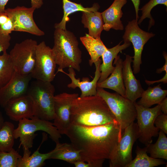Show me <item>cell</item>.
Masks as SVG:
<instances>
[{
	"mask_svg": "<svg viewBox=\"0 0 167 167\" xmlns=\"http://www.w3.org/2000/svg\"><path fill=\"white\" fill-rule=\"evenodd\" d=\"M122 42L112 48H107L101 56L102 63L100 64L99 68L101 76L97 83L103 81L109 76L114 68L113 65L114 59L120 52L126 49L131 44L130 42H124V44L121 45Z\"/></svg>",
	"mask_w": 167,
	"mask_h": 167,
	"instance_id": "20",
	"label": "cell"
},
{
	"mask_svg": "<svg viewBox=\"0 0 167 167\" xmlns=\"http://www.w3.org/2000/svg\"><path fill=\"white\" fill-rule=\"evenodd\" d=\"M163 56L165 60V62L164 65L161 68L157 69L156 70V73L160 74L163 71L167 72V55L165 52H163Z\"/></svg>",
	"mask_w": 167,
	"mask_h": 167,
	"instance_id": "38",
	"label": "cell"
},
{
	"mask_svg": "<svg viewBox=\"0 0 167 167\" xmlns=\"http://www.w3.org/2000/svg\"><path fill=\"white\" fill-rule=\"evenodd\" d=\"M55 88L51 82L36 80L29 85L27 93L32 101L34 116L44 120L54 119Z\"/></svg>",
	"mask_w": 167,
	"mask_h": 167,
	"instance_id": "4",
	"label": "cell"
},
{
	"mask_svg": "<svg viewBox=\"0 0 167 167\" xmlns=\"http://www.w3.org/2000/svg\"><path fill=\"white\" fill-rule=\"evenodd\" d=\"M122 62L120 56L118 55L114 59L113 64L115 66L110 75L103 81L97 83V88L112 89L125 97L126 90L122 73Z\"/></svg>",
	"mask_w": 167,
	"mask_h": 167,
	"instance_id": "19",
	"label": "cell"
},
{
	"mask_svg": "<svg viewBox=\"0 0 167 167\" xmlns=\"http://www.w3.org/2000/svg\"><path fill=\"white\" fill-rule=\"evenodd\" d=\"M137 22L136 19L129 21L123 36L124 42H131L133 45L134 54L132 61L133 71L134 74H138L140 71L142 54L145 44L155 35L141 29Z\"/></svg>",
	"mask_w": 167,
	"mask_h": 167,
	"instance_id": "11",
	"label": "cell"
},
{
	"mask_svg": "<svg viewBox=\"0 0 167 167\" xmlns=\"http://www.w3.org/2000/svg\"><path fill=\"white\" fill-rule=\"evenodd\" d=\"M15 71L9 54L3 53L0 55V89L9 82Z\"/></svg>",
	"mask_w": 167,
	"mask_h": 167,
	"instance_id": "30",
	"label": "cell"
},
{
	"mask_svg": "<svg viewBox=\"0 0 167 167\" xmlns=\"http://www.w3.org/2000/svg\"><path fill=\"white\" fill-rule=\"evenodd\" d=\"M70 120L71 124L86 127L118 122L104 100L97 95L75 99L71 105Z\"/></svg>",
	"mask_w": 167,
	"mask_h": 167,
	"instance_id": "2",
	"label": "cell"
},
{
	"mask_svg": "<svg viewBox=\"0 0 167 167\" xmlns=\"http://www.w3.org/2000/svg\"><path fill=\"white\" fill-rule=\"evenodd\" d=\"M161 109L163 113L167 115V98H165L160 104Z\"/></svg>",
	"mask_w": 167,
	"mask_h": 167,
	"instance_id": "40",
	"label": "cell"
},
{
	"mask_svg": "<svg viewBox=\"0 0 167 167\" xmlns=\"http://www.w3.org/2000/svg\"><path fill=\"white\" fill-rule=\"evenodd\" d=\"M4 122V118L0 111V128L2 127Z\"/></svg>",
	"mask_w": 167,
	"mask_h": 167,
	"instance_id": "43",
	"label": "cell"
},
{
	"mask_svg": "<svg viewBox=\"0 0 167 167\" xmlns=\"http://www.w3.org/2000/svg\"><path fill=\"white\" fill-rule=\"evenodd\" d=\"M163 4L167 6V0H150V1L141 8L142 15L137 22L138 24H140L146 18L150 19L149 25V29L153 25L154 21L151 16V11L153 8L158 4Z\"/></svg>",
	"mask_w": 167,
	"mask_h": 167,
	"instance_id": "32",
	"label": "cell"
},
{
	"mask_svg": "<svg viewBox=\"0 0 167 167\" xmlns=\"http://www.w3.org/2000/svg\"><path fill=\"white\" fill-rule=\"evenodd\" d=\"M161 84L153 87L149 86L146 90L144 91L140 99L137 103L147 108L160 104L167 95V90L162 89Z\"/></svg>",
	"mask_w": 167,
	"mask_h": 167,
	"instance_id": "24",
	"label": "cell"
},
{
	"mask_svg": "<svg viewBox=\"0 0 167 167\" xmlns=\"http://www.w3.org/2000/svg\"><path fill=\"white\" fill-rule=\"evenodd\" d=\"M21 156L14 148L8 152L0 151V167H17Z\"/></svg>",
	"mask_w": 167,
	"mask_h": 167,
	"instance_id": "31",
	"label": "cell"
},
{
	"mask_svg": "<svg viewBox=\"0 0 167 167\" xmlns=\"http://www.w3.org/2000/svg\"><path fill=\"white\" fill-rule=\"evenodd\" d=\"M37 42L31 39L16 43L9 54L15 71L23 75L31 74L34 68Z\"/></svg>",
	"mask_w": 167,
	"mask_h": 167,
	"instance_id": "7",
	"label": "cell"
},
{
	"mask_svg": "<svg viewBox=\"0 0 167 167\" xmlns=\"http://www.w3.org/2000/svg\"><path fill=\"white\" fill-rule=\"evenodd\" d=\"M139 132V139L145 146L152 142V138L158 136L160 130L155 126L156 117L163 113L160 104L152 108H147L134 102Z\"/></svg>",
	"mask_w": 167,
	"mask_h": 167,
	"instance_id": "9",
	"label": "cell"
},
{
	"mask_svg": "<svg viewBox=\"0 0 167 167\" xmlns=\"http://www.w3.org/2000/svg\"><path fill=\"white\" fill-rule=\"evenodd\" d=\"M0 30L5 35H9L13 31H15L14 25L10 19L7 22L0 25Z\"/></svg>",
	"mask_w": 167,
	"mask_h": 167,
	"instance_id": "36",
	"label": "cell"
},
{
	"mask_svg": "<svg viewBox=\"0 0 167 167\" xmlns=\"http://www.w3.org/2000/svg\"><path fill=\"white\" fill-rule=\"evenodd\" d=\"M122 131L118 122L92 127L71 124L65 135L80 151L82 160L91 167H101L114 151Z\"/></svg>",
	"mask_w": 167,
	"mask_h": 167,
	"instance_id": "1",
	"label": "cell"
},
{
	"mask_svg": "<svg viewBox=\"0 0 167 167\" xmlns=\"http://www.w3.org/2000/svg\"><path fill=\"white\" fill-rule=\"evenodd\" d=\"M80 39L90 55L89 64L91 66L93 63L100 59L107 48L101 38H94L88 34L80 37Z\"/></svg>",
	"mask_w": 167,
	"mask_h": 167,
	"instance_id": "23",
	"label": "cell"
},
{
	"mask_svg": "<svg viewBox=\"0 0 167 167\" xmlns=\"http://www.w3.org/2000/svg\"><path fill=\"white\" fill-rule=\"evenodd\" d=\"M78 93L63 92L54 96L55 116L53 123L61 135L65 134L71 124V110L73 101L78 97Z\"/></svg>",
	"mask_w": 167,
	"mask_h": 167,
	"instance_id": "13",
	"label": "cell"
},
{
	"mask_svg": "<svg viewBox=\"0 0 167 167\" xmlns=\"http://www.w3.org/2000/svg\"><path fill=\"white\" fill-rule=\"evenodd\" d=\"M56 64L51 48L43 41L37 44L32 78L43 81L52 82L56 75Z\"/></svg>",
	"mask_w": 167,
	"mask_h": 167,
	"instance_id": "10",
	"label": "cell"
},
{
	"mask_svg": "<svg viewBox=\"0 0 167 167\" xmlns=\"http://www.w3.org/2000/svg\"><path fill=\"white\" fill-rule=\"evenodd\" d=\"M42 131L49 134L56 143H59L61 134L53 123L33 116L31 118H24L19 121L18 126L14 130L15 139L19 138L20 145L23 148L29 149L33 146L35 132Z\"/></svg>",
	"mask_w": 167,
	"mask_h": 167,
	"instance_id": "5",
	"label": "cell"
},
{
	"mask_svg": "<svg viewBox=\"0 0 167 167\" xmlns=\"http://www.w3.org/2000/svg\"><path fill=\"white\" fill-rule=\"evenodd\" d=\"M124 130L120 141L109 159L110 167H126L132 160V148L139 137L137 123L132 122Z\"/></svg>",
	"mask_w": 167,
	"mask_h": 167,
	"instance_id": "8",
	"label": "cell"
},
{
	"mask_svg": "<svg viewBox=\"0 0 167 167\" xmlns=\"http://www.w3.org/2000/svg\"><path fill=\"white\" fill-rule=\"evenodd\" d=\"M56 150L49 159L62 160L72 164L82 160L80 151L76 149L71 144L59 143H56Z\"/></svg>",
	"mask_w": 167,
	"mask_h": 167,
	"instance_id": "25",
	"label": "cell"
},
{
	"mask_svg": "<svg viewBox=\"0 0 167 167\" xmlns=\"http://www.w3.org/2000/svg\"><path fill=\"white\" fill-rule=\"evenodd\" d=\"M127 1V0H114L107 9L101 13L104 30L108 31L111 29H123V26L120 19L123 14L122 9Z\"/></svg>",
	"mask_w": 167,
	"mask_h": 167,
	"instance_id": "18",
	"label": "cell"
},
{
	"mask_svg": "<svg viewBox=\"0 0 167 167\" xmlns=\"http://www.w3.org/2000/svg\"><path fill=\"white\" fill-rule=\"evenodd\" d=\"M100 59L94 63L96 67L95 76L92 80L90 81L88 78H84L82 81L80 79H76L75 69L72 67L68 68L69 73L64 71L63 69L57 71V73L60 72L67 75L71 80V83L68 84V88L73 89L79 88L81 91V97L96 95L97 94V84L101 76L99 66L101 63Z\"/></svg>",
	"mask_w": 167,
	"mask_h": 167,
	"instance_id": "16",
	"label": "cell"
},
{
	"mask_svg": "<svg viewBox=\"0 0 167 167\" xmlns=\"http://www.w3.org/2000/svg\"><path fill=\"white\" fill-rule=\"evenodd\" d=\"M9 0H0V11H4L5 6ZM32 6L36 9L40 8L43 4V0H31Z\"/></svg>",
	"mask_w": 167,
	"mask_h": 167,
	"instance_id": "35",
	"label": "cell"
},
{
	"mask_svg": "<svg viewBox=\"0 0 167 167\" xmlns=\"http://www.w3.org/2000/svg\"><path fill=\"white\" fill-rule=\"evenodd\" d=\"M6 114L10 119L16 122L34 116L33 102L27 94L10 100L4 107Z\"/></svg>",
	"mask_w": 167,
	"mask_h": 167,
	"instance_id": "15",
	"label": "cell"
},
{
	"mask_svg": "<svg viewBox=\"0 0 167 167\" xmlns=\"http://www.w3.org/2000/svg\"><path fill=\"white\" fill-rule=\"evenodd\" d=\"M63 3V15L60 23L56 24L55 28H59L63 30L66 29V23L69 21V15L75 12L81 11H97L100 8L97 3H94L90 7H84L81 4L72 2L69 0H62Z\"/></svg>",
	"mask_w": 167,
	"mask_h": 167,
	"instance_id": "26",
	"label": "cell"
},
{
	"mask_svg": "<svg viewBox=\"0 0 167 167\" xmlns=\"http://www.w3.org/2000/svg\"><path fill=\"white\" fill-rule=\"evenodd\" d=\"M14 125L10 122L6 121L0 128V151L8 152L14 144Z\"/></svg>",
	"mask_w": 167,
	"mask_h": 167,
	"instance_id": "29",
	"label": "cell"
},
{
	"mask_svg": "<svg viewBox=\"0 0 167 167\" xmlns=\"http://www.w3.org/2000/svg\"><path fill=\"white\" fill-rule=\"evenodd\" d=\"M36 9L33 6L27 8L24 6H17L13 8L5 9V11L12 21L15 31L42 36L45 33L38 27L33 18V12Z\"/></svg>",
	"mask_w": 167,
	"mask_h": 167,
	"instance_id": "12",
	"label": "cell"
},
{
	"mask_svg": "<svg viewBox=\"0 0 167 167\" xmlns=\"http://www.w3.org/2000/svg\"><path fill=\"white\" fill-rule=\"evenodd\" d=\"M73 164L75 167H91L89 164L82 160L77 161Z\"/></svg>",
	"mask_w": 167,
	"mask_h": 167,
	"instance_id": "42",
	"label": "cell"
},
{
	"mask_svg": "<svg viewBox=\"0 0 167 167\" xmlns=\"http://www.w3.org/2000/svg\"><path fill=\"white\" fill-rule=\"evenodd\" d=\"M132 58L129 55H126L125 59L122 62V73L126 90L125 97L134 102L141 97L144 90L140 81L135 77L131 68Z\"/></svg>",
	"mask_w": 167,
	"mask_h": 167,
	"instance_id": "17",
	"label": "cell"
},
{
	"mask_svg": "<svg viewBox=\"0 0 167 167\" xmlns=\"http://www.w3.org/2000/svg\"><path fill=\"white\" fill-rule=\"evenodd\" d=\"M154 124L156 127L165 134H167V115L162 113L158 115L154 121Z\"/></svg>",
	"mask_w": 167,
	"mask_h": 167,
	"instance_id": "33",
	"label": "cell"
},
{
	"mask_svg": "<svg viewBox=\"0 0 167 167\" xmlns=\"http://www.w3.org/2000/svg\"><path fill=\"white\" fill-rule=\"evenodd\" d=\"M81 22L88 30V34L94 38H101L104 30V22L101 13L97 11L82 12Z\"/></svg>",
	"mask_w": 167,
	"mask_h": 167,
	"instance_id": "22",
	"label": "cell"
},
{
	"mask_svg": "<svg viewBox=\"0 0 167 167\" xmlns=\"http://www.w3.org/2000/svg\"><path fill=\"white\" fill-rule=\"evenodd\" d=\"M44 135L43 136L42 141L32 155L29 149L23 148V156L18 161L17 167H41L44 165L45 161L49 159L52 154L56 149H54L47 153H41L39 152V150L42 143L45 141Z\"/></svg>",
	"mask_w": 167,
	"mask_h": 167,
	"instance_id": "21",
	"label": "cell"
},
{
	"mask_svg": "<svg viewBox=\"0 0 167 167\" xmlns=\"http://www.w3.org/2000/svg\"><path fill=\"white\" fill-rule=\"evenodd\" d=\"M132 1L135 11L136 19H135L138 21L139 18V7L140 4V0H131Z\"/></svg>",
	"mask_w": 167,
	"mask_h": 167,
	"instance_id": "41",
	"label": "cell"
},
{
	"mask_svg": "<svg viewBox=\"0 0 167 167\" xmlns=\"http://www.w3.org/2000/svg\"><path fill=\"white\" fill-rule=\"evenodd\" d=\"M10 19L7 14L4 11H0V25L7 22Z\"/></svg>",
	"mask_w": 167,
	"mask_h": 167,
	"instance_id": "39",
	"label": "cell"
},
{
	"mask_svg": "<svg viewBox=\"0 0 167 167\" xmlns=\"http://www.w3.org/2000/svg\"><path fill=\"white\" fill-rule=\"evenodd\" d=\"M54 45L52 48L58 70L72 67L79 71L82 52L76 37L66 29L55 28Z\"/></svg>",
	"mask_w": 167,
	"mask_h": 167,
	"instance_id": "3",
	"label": "cell"
},
{
	"mask_svg": "<svg viewBox=\"0 0 167 167\" xmlns=\"http://www.w3.org/2000/svg\"><path fill=\"white\" fill-rule=\"evenodd\" d=\"M11 39L10 34L5 35L0 30V53L6 52L10 46Z\"/></svg>",
	"mask_w": 167,
	"mask_h": 167,
	"instance_id": "34",
	"label": "cell"
},
{
	"mask_svg": "<svg viewBox=\"0 0 167 167\" xmlns=\"http://www.w3.org/2000/svg\"><path fill=\"white\" fill-rule=\"evenodd\" d=\"M147 146L141 148L137 145L135 158L126 167H154L166 164L162 159L154 158L149 156L147 154Z\"/></svg>",
	"mask_w": 167,
	"mask_h": 167,
	"instance_id": "27",
	"label": "cell"
},
{
	"mask_svg": "<svg viewBox=\"0 0 167 167\" xmlns=\"http://www.w3.org/2000/svg\"><path fill=\"white\" fill-rule=\"evenodd\" d=\"M96 90V95L106 102L122 131L134 122L137 116L134 102L117 92L111 93L103 88H97Z\"/></svg>",
	"mask_w": 167,
	"mask_h": 167,
	"instance_id": "6",
	"label": "cell"
},
{
	"mask_svg": "<svg viewBox=\"0 0 167 167\" xmlns=\"http://www.w3.org/2000/svg\"><path fill=\"white\" fill-rule=\"evenodd\" d=\"M31 74L23 75L15 71L9 82L0 89V105L4 108L10 100L27 94Z\"/></svg>",
	"mask_w": 167,
	"mask_h": 167,
	"instance_id": "14",
	"label": "cell"
},
{
	"mask_svg": "<svg viewBox=\"0 0 167 167\" xmlns=\"http://www.w3.org/2000/svg\"><path fill=\"white\" fill-rule=\"evenodd\" d=\"M145 82L148 85L153 84L156 83L163 82L164 84H166L167 83V72H165V75L161 79L154 81H151L146 79L145 80Z\"/></svg>",
	"mask_w": 167,
	"mask_h": 167,
	"instance_id": "37",
	"label": "cell"
},
{
	"mask_svg": "<svg viewBox=\"0 0 167 167\" xmlns=\"http://www.w3.org/2000/svg\"><path fill=\"white\" fill-rule=\"evenodd\" d=\"M158 138L154 144L150 143L147 146V153L154 158L167 160V138L162 131L160 130Z\"/></svg>",
	"mask_w": 167,
	"mask_h": 167,
	"instance_id": "28",
	"label": "cell"
}]
</instances>
